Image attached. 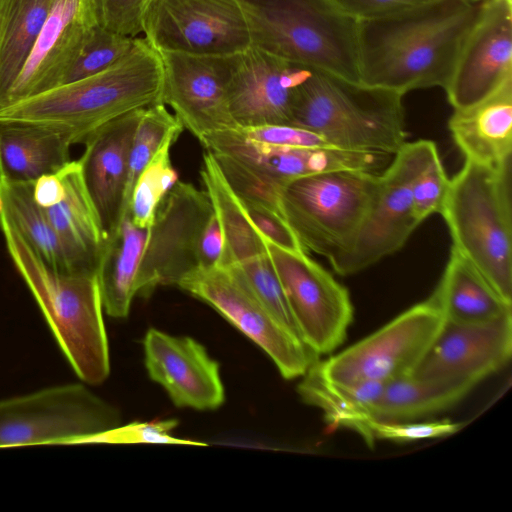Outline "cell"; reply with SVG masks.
I'll use <instances>...</instances> for the list:
<instances>
[{
	"label": "cell",
	"instance_id": "6da1fadb",
	"mask_svg": "<svg viewBox=\"0 0 512 512\" xmlns=\"http://www.w3.org/2000/svg\"><path fill=\"white\" fill-rule=\"evenodd\" d=\"M483 1L432 0L358 20L360 83L406 92L446 87Z\"/></svg>",
	"mask_w": 512,
	"mask_h": 512
},
{
	"label": "cell",
	"instance_id": "7a4b0ae2",
	"mask_svg": "<svg viewBox=\"0 0 512 512\" xmlns=\"http://www.w3.org/2000/svg\"><path fill=\"white\" fill-rule=\"evenodd\" d=\"M163 68L145 38L109 68L0 108V122L42 125L83 143L94 130L131 111L162 103Z\"/></svg>",
	"mask_w": 512,
	"mask_h": 512
},
{
	"label": "cell",
	"instance_id": "3957f363",
	"mask_svg": "<svg viewBox=\"0 0 512 512\" xmlns=\"http://www.w3.org/2000/svg\"><path fill=\"white\" fill-rule=\"evenodd\" d=\"M0 231L12 262L75 373L88 384L102 383L109 375L110 363L97 273L52 269L3 211Z\"/></svg>",
	"mask_w": 512,
	"mask_h": 512
},
{
	"label": "cell",
	"instance_id": "277c9868",
	"mask_svg": "<svg viewBox=\"0 0 512 512\" xmlns=\"http://www.w3.org/2000/svg\"><path fill=\"white\" fill-rule=\"evenodd\" d=\"M402 97L312 68L294 91L291 125L338 148L393 156L407 142Z\"/></svg>",
	"mask_w": 512,
	"mask_h": 512
},
{
	"label": "cell",
	"instance_id": "5b68a950",
	"mask_svg": "<svg viewBox=\"0 0 512 512\" xmlns=\"http://www.w3.org/2000/svg\"><path fill=\"white\" fill-rule=\"evenodd\" d=\"M251 46L360 83L358 20L332 0H238Z\"/></svg>",
	"mask_w": 512,
	"mask_h": 512
},
{
	"label": "cell",
	"instance_id": "8992f818",
	"mask_svg": "<svg viewBox=\"0 0 512 512\" xmlns=\"http://www.w3.org/2000/svg\"><path fill=\"white\" fill-rule=\"evenodd\" d=\"M511 162L465 160L440 210L455 248L512 304Z\"/></svg>",
	"mask_w": 512,
	"mask_h": 512
},
{
	"label": "cell",
	"instance_id": "52a82bcc",
	"mask_svg": "<svg viewBox=\"0 0 512 512\" xmlns=\"http://www.w3.org/2000/svg\"><path fill=\"white\" fill-rule=\"evenodd\" d=\"M200 143L240 198L277 212L280 190L293 179L336 170L376 171L381 164L376 153L274 146L248 139L239 128L207 134Z\"/></svg>",
	"mask_w": 512,
	"mask_h": 512
},
{
	"label": "cell",
	"instance_id": "ba28073f",
	"mask_svg": "<svg viewBox=\"0 0 512 512\" xmlns=\"http://www.w3.org/2000/svg\"><path fill=\"white\" fill-rule=\"evenodd\" d=\"M378 184L379 174L364 170L302 176L282 187L278 212L306 251L330 260L355 237Z\"/></svg>",
	"mask_w": 512,
	"mask_h": 512
},
{
	"label": "cell",
	"instance_id": "9c48e42d",
	"mask_svg": "<svg viewBox=\"0 0 512 512\" xmlns=\"http://www.w3.org/2000/svg\"><path fill=\"white\" fill-rule=\"evenodd\" d=\"M438 155L429 140L406 142L379 175L371 208L351 243L330 259L334 271L350 275L398 251L420 224L412 204L418 175Z\"/></svg>",
	"mask_w": 512,
	"mask_h": 512
},
{
	"label": "cell",
	"instance_id": "30bf717a",
	"mask_svg": "<svg viewBox=\"0 0 512 512\" xmlns=\"http://www.w3.org/2000/svg\"><path fill=\"white\" fill-rule=\"evenodd\" d=\"M118 410L83 384L0 400V447L92 442L119 426Z\"/></svg>",
	"mask_w": 512,
	"mask_h": 512
},
{
	"label": "cell",
	"instance_id": "8fae6325",
	"mask_svg": "<svg viewBox=\"0 0 512 512\" xmlns=\"http://www.w3.org/2000/svg\"><path fill=\"white\" fill-rule=\"evenodd\" d=\"M206 302L261 347L285 379L303 376L318 356L256 297L233 266L195 269L177 285Z\"/></svg>",
	"mask_w": 512,
	"mask_h": 512
},
{
	"label": "cell",
	"instance_id": "7c38bea8",
	"mask_svg": "<svg viewBox=\"0 0 512 512\" xmlns=\"http://www.w3.org/2000/svg\"><path fill=\"white\" fill-rule=\"evenodd\" d=\"M444 322L443 313L429 297L344 351L318 360L319 368L328 380L341 384L387 382L411 374Z\"/></svg>",
	"mask_w": 512,
	"mask_h": 512
},
{
	"label": "cell",
	"instance_id": "4fadbf2b",
	"mask_svg": "<svg viewBox=\"0 0 512 512\" xmlns=\"http://www.w3.org/2000/svg\"><path fill=\"white\" fill-rule=\"evenodd\" d=\"M143 33L157 52L232 56L251 46L238 0H151Z\"/></svg>",
	"mask_w": 512,
	"mask_h": 512
},
{
	"label": "cell",
	"instance_id": "5bb4252c",
	"mask_svg": "<svg viewBox=\"0 0 512 512\" xmlns=\"http://www.w3.org/2000/svg\"><path fill=\"white\" fill-rule=\"evenodd\" d=\"M213 212L205 190L178 181L160 203L153 223L142 228L136 296L148 297L160 285H178L197 269L196 242Z\"/></svg>",
	"mask_w": 512,
	"mask_h": 512
},
{
	"label": "cell",
	"instance_id": "9a60e30c",
	"mask_svg": "<svg viewBox=\"0 0 512 512\" xmlns=\"http://www.w3.org/2000/svg\"><path fill=\"white\" fill-rule=\"evenodd\" d=\"M299 336L317 354H328L346 338L353 320L348 290L307 253L267 243Z\"/></svg>",
	"mask_w": 512,
	"mask_h": 512
},
{
	"label": "cell",
	"instance_id": "2e32d148",
	"mask_svg": "<svg viewBox=\"0 0 512 512\" xmlns=\"http://www.w3.org/2000/svg\"><path fill=\"white\" fill-rule=\"evenodd\" d=\"M163 68L162 103L200 141L205 135L238 129L227 101L233 56L158 52Z\"/></svg>",
	"mask_w": 512,
	"mask_h": 512
},
{
	"label": "cell",
	"instance_id": "e0dca14e",
	"mask_svg": "<svg viewBox=\"0 0 512 512\" xmlns=\"http://www.w3.org/2000/svg\"><path fill=\"white\" fill-rule=\"evenodd\" d=\"M512 81L511 0H484L444 88L454 110L471 107Z\"/></svg>",
	"mask_w": 512,
	"mask_h": 512
},
{
	"label": "cell",
	"instance_id": "ac0fdd59",
	"mask_svg": "<svg viewBox=\"0 0 512 512\" xmlns=\"http://www.w3.org/2000/svg\"><path fill=\"white\" fill-rule=\"evenodd\" d=\"M512 354V313L480 323L445 320L431 347L411 373L476 387L498 372Z\"/></svg>",
	"mask_w": 512,
	"mask_h": 512
},
{
	"label": "cell",
	"instance_id": "d6986e66",
	"mask_svg": "<svg viewBox=\"0 0 512 512\" xmlns=\"http://www.w3.org/2000/svg\"><path fill=\"white\" fill-rule=\"evenodd\" d=\"M311 70L253 46L234 55L227 101L237 126L291 125L294 91Z\"/></svg>",
	"mask_w": 512,
	"mask_h": 512
},
{
	"label": "cell",
	"instance_id": "ffe728a7",
	"mask_svg": "<svg viewBox=\"0 0 512 512\" xmlns=\"http://www.w3.org/2000/svg\"><path fill=\"white\" fill-rule=\"evenodd\" d=\"M97 24L95 0H56L4 106L59 86Z\"/></svg>",
	"mask_w": 512,
	"mask_h": 512
},
{
	"label": "cell",
	"instance_id": "44dd1931",
	"mask_svg": "<svg viewBox=\"0 0 512 512\" xmlns=\"http://www.w3.org/2000/svg\"><path fill=\"white\" fill-rule=\"evenodd\" d=\"M143 345L150 378L166 390L176 406L213 410L222 405L219 364L199 342L151 328Z\"/></svg>",
	"mask_w": 512,
	"mask_h": 512
},
{
	"label": "cell",
	"instance_id": "7402d4cb",
	"mask_svg": "<svg viewBox=\"0 0 512 512\" xmlns=\"http://www.w3.org/2000/svg\"><path fill=\"white\" fill-rule=\"evenodd\" d=\"M144 109L107 122L83 141L85 150L78 160L106 239L115 232L124 216L129 153Z\"/></svg>",
	"mask_w": 512,
	"mask_h": 512
},
{
	"label": "cell",
	"instance_id": "603a6c76",
	"mask_svg": "<svg viewBox=\"0 0 512 512\" xmlns=\"http://www.w3.org/2000/svg\"><path fill=\"white\" fill-rule=\"evenodd\" d=\"M448 127L465 160L495 168L511 162L512 81L483 101L454 110Z\"/></svg>",
	"mask_w": 512,
	"mask_h": 512
},
{
	"label": "cell",
	"instance_id": "cb8c5ba5",
	"mask_svg": "<svg viewBox=\"0 0 512 512\" xmlns=\"http://www.w3.org/2000/svg\"><path fill=\"white\" fill-rule=\"evenodd\" d=\"M65 187L58 204L44 209L80 273H97L106 236L83 181L79 160L57 172Z\"/></svg>",
	"mask_w": 512,
	"mask_h": 512
},
{
	"label": "cell",
	"instance_id": "d4e9b609",
	"mask_svg": "<svg viewBox=\"0 0 512 512\" xmlns=\"http://www.w3.org/2000/svg\"><path fill=\"white\" fill-rule=\"evenodd\" d=\"M69 137L26 122H0V174L11 181H35L57 173L70 159Z\"/></svg>",
	"mask_w": 512,
	"mask_h": 512
},
{
	"label": "cell",
	"instance_id": "484cf974",
	"mask_svg": "<svg viewBox=\"0 0 512 512\" xmlns=\"http://www.w3.org/2000/svg\"><path fill=\"white\" fill-rule=\"evenodd\" d=\"M445 320L456 323H480L512 312L488 280L455 248L441 280L430 296Z\"/></svg>",
	"mask_w": 512,
	"mask_h": 512
},
{
	"label": "cell",
	"instance_id": "4316f807",
	"mask_svg": "<svg viewBox=\"0 0 512 512\" xmlns=\"http://www.w3.org/2000/svg\"><path fill=\"white\" fill-rule=\"evenodd\" d=\"M475 387L403 375L385 382L372 417L387 422L421 421L461 402Z\"/></svg>",
	"mask_w": 512,
	"mask_h": 512
},
{
	"label": "cell",
	"instance_id": "83f0119b",
	"mask_svg": "<svg viewBox=\"0 0 512 512\" xmlns=\"http://www.w3.org/2000/svg\"><path fill=\"white\" fill-rule=\"evenodd\" d=\"M34 181H11L0 174L3 212L26 242L52 269L80 273L45 210L34 200Z\"/></svg>",
	"mask_w": 512,
	"mask_h": 512
},
{
	"label": "cell",
	"instance_id": "f1b7e54d",
	"mask_svg": "<svg viewBox=\"0 0 512 512\" xmlns=\"http://www.w3.org/2000/svg\"><path fill=\"white\" fill-rule=\"evenodd\" d=\"M200 176L224 236L223 266L238 264L267 253V242L249 221L240 198L208 151L203 157Z\"/></svg>",
	"mask_w": 512,
	"mask_h": 512
},
{
	"label": "cell",
	"instance_id": "f546056e",
	"mask_svg": "<svg viewBox=\"0 0 512 512\" xmlns=\"http://www.w3.org/2000/svg\"><path fill=\"white\" fill-rule=\"evenodd\" d=\"M384 384L378 381L332 382L322 374L317 360L303 375L297 391L305 403L323 411L327 422L358 433L363 422L372 417Z\"/></svg>",
	"mask_w": 512,
	"mask_h": 512
},
{
	"label": "cell",
	"instance_id": "4dcf8cb0",
	"mask_svg": "<svg viewBox=\"0 0 512 512\" xmlns=\"http://www.w3.org/2000/svg\"><path fill=\"white\" fill-rule=\"evenodd\" d=\"M56 0H0V108Z\"/></svg>",
	"mask_w": 512,
	"mask_h": 512
},
{
	"label": "cell",
	"instance_id": "1f68e13d",
	"mask_svg": "<svg viewBox=\"0 0 512 512\" xmlns=\"http://www.w3.org/2000/svg\"><path fill=\"white\" fill-rule=\"evenodd\" d=\"M178 136L168 138L140 173L134 184L126 214L139 228H148L165 196L179 181L172 166L170 149Z\"/></svg>",
	"mask_w": 512,
	"mask_h": 512
},
{
	"label": "cell",
	"instance_id": "d6a6232c",
	"mask_svg": "<svg viewBox=\"0 0 512 512\" xmlns=\"http://www.w3.org/2000/svg\"><path fill=\"white\" fill-rule=\"evenodd\" d=\"M183 129L181 122L167 110L165 104L156 103L144 109L129 153L124 215L128 211L132 190L140 173L165 141L172 136L179 137Z\"/></svg>",
	"mask_w": 512,
	"mask_h": 512
},
{
	"label": "cell",
	"instance_id": "836d02e7",
	"mask_svg": "<svg viewBox=\"0 0 512 512\" xmlns=\"http://www.w3.org/2000/svg\"><path fill=\"white\" fill-rule=\"evenodd\" d=\"M134 41L135 38L116 34L97 24L88 33L60 85L95 75L109 68L132 48Z\"/></svg>",
	"mask_w": 512,
	"mask_h": 512
},
{
	"label": "cell",
	"instance_id": "e575fe53",
	"mask_svg": "<svg viewBox=\"0 0 512 512\" xmlns=\"http://www.w3.org/2000/svg\"><path fill=\"white\" fill-rule=\"evenodd\" d=\"M262 304L298 337L284 289L267 253L233 264ZM301 338V337H300Z\"/></svg>",
	"mask_w": 512,
	"mask_h": 512
},
{
	"label": "cell",
	"instance_id": "d590c367",
	"mask_svg": "<svg viewBox=\"0 0 512 512\" xmlns=\"http://www.w3.org/2000/svg\"><path fill=\"white\" fill-rule=\"evenodd\" d=\"M460 428V423L450 420L387 422L369 418L363 423L359 435L372 446L377 440L411 442L445 437L456 433Z\"/></svg>",
	"mask_w": 512,
	"mask_h": 512
},
{
	"label": "cell",
	"instance_id": "8d00e7d4",
	"mask_svg": "<svg viewBox=\"0 0 512 512\" xmlns=\"http://www.w3.org/2000/svg\"><path fill=\"white\" fill-rule=\"evenodd\" d=\"M177 425L178 421L174 419L152 422H133L105 431L94 438L92 442L207 446L204 442L174 436L173 430Z\"/></svg>",
	"mask_w": 512,
	"mask_h": 512
},
{
	"label": "cell",
	"instance_id": "74e56055",
	"mask_svg": "<svg viewBox=\"0 0 512 512\" xmlns=\"http://www.w3.org/2000/svg\"><path fill=\"white\" fill-rule=\"evenodd\" d=\"M449 181L438 154L418 175L413 184V211L419 223L430 215L440 212Z\"/></svg>",
	"mask_w": 512,
	"mask_h": 512
},
{
	"label": "cell",
	"instance_id": "f35d334b",
	"mask_svg": "<svg viewBox=\"0 0 512 512\" xmlns=\"http://www.w3.org/2000/svg\"><path fill=\"white\" fill-rule=\"evenodd\" d=\"M240 201L249 221L267 243L287 251L307 253L279 212L244 198Z\"/></svg>",
	"mask_w": 512,
	"mask_h": 512
},
{
	"label": "cell",
	"instance_id": "ab89813d",
	"mask_svg": "<svg viewBox=\"0 0 512 512\" xmlns=\"http://www.w3.org/2000/svg\"><path fill=\"white\" fill-rule=\"evenodd\" d=\"M151 0H95L98 24L116 34L136 38Z\"/></svg>",
	"mask_w": 512,
	"mask_h": 512
},
{
	"label": "cell",
	"instance_id": "60d3db41",
	"mask_svg": "<svg viewBox=\"0 0 512 512\" xmlns=\"http://www.w3.org/2000/svg\"><path fill=\"white\" fill-rule=\"evenodd\" d=\"M239 130L248 139L274 146L306 149L335 147L321 134L296 125H263Z\"/></svg>",
	"mask_w": 512,
	"mask_h": 512
},
{
	"label": "cell",
	"instance_id": "b9f144b4",
	"mask_svg": "<svg viewBox=\"0 0 512 512\" xmlns=\"http://www.w3.org/2000/svg\"><path fill=\"white\" fill-rule=\"evenodd\" d=\"M224 256V236L213 210L204 222L197 238V269L222 267L224 263Z\"/></svg>",
	"mask_w": 512,
	"mask_h": 512
},
{
	"label": "cell",
	"instance_id": "7bdbcfd3",
	"mask_svg": "<svg viewBox=\"0 0 512 512\" xmlns=\"http://www.w3.org/2000/svg\"><path fill=\"white\" fill-rule=\"evenodd\" d=\"M349 16L360 20L402 12L432 0H332Z\"/></svg>",
	"mask_w": 512,
	"mask_h": 512
},
{
	"label": "cell",
	"instance_id": "ee69618b",
	"mask_svg": "<svg viewBox=\"0 0 512 512\" xmlns=\"http://www.w3.org/2000/svg\"><path fill=\"white\" fill-rule=\"evenodd\" d=\"M33 196L35 202L47 209L52 207L64 198L65 187L58 173L45 174L34 181Z\"/></svg>",
	"mask_w": 512,
	"mask_h": 512
},
{
	"label": "cell",
	"instance_id": "f6af8a7d",
	"mask_svg": "<svg viewBox=\"0 0 512 512\" xmlns=\"http://www.w3.org/2000/svg\"><path fill=\"white\" fill-rule=\"evenodd\" d=\"M3 211V202H2V199L0 197V213Z\"/></svg>",
	"mask_w": 512,
	"mask_h": 512
},
{
	"label": "cell",
	"instance_id": "bcb514c9",
	"mask_svg": "<svg viewBox=\"0 0 512 512\" xmlns=\"http://www.w3.org/2000/svg\"><path fill=\"white\" fill-rule=\"evenodd\" d=\"M475 1H484V0H475Z\"/></svg>",
	"mask_w": 512,
	"mask_h": 512
}]
</instances>
